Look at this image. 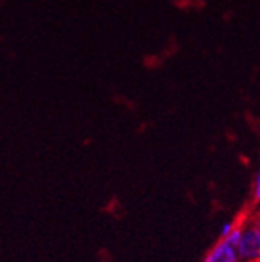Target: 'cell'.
<instances>
[{
  "label": "cell",
  "instance_id": "cell-1",
  "mask_svg": "<svg viewBox=\"0 0 260 262\" xmlns=\"http://www.w3.org/2000/svg\"><path fill=\"white\" fill-rule=\"evenodd\" d=\"M234 248L242 262L260 260V225L251 214L239 217V234Z\"/></svg>",
  "mask_w": 260,
  "mask_h": 262
},
{
  "label": "cell",
  "instance_id": "cell-2",
  "mask_svg": "<svg viewBox=\"0 0 260 262\" xmlns=\"http://www.w3.org/2000/svg\"><path fill=\"white\" fill-rule=\"evenodd\" d=\"M203 262H240V259L232 244L220 239L206 254Z\"/></svg>",
  "mask_w": 260,
  "mask_h": 262
},
{
  "label": "cell",
  "instance_id": "cell-3",
  "mask_svg": "<svg viewBox=\"0 0 260 262\" xmlns=\"http://www.w3.org/2000/svg\"><path fill=\"white\" fill-rule=\"evenodd\" d=\"M237 225H239V220H237V219L232 220V222H226V223H223V226H221V229H220V239L224 241V239L229 237V236L235 231Z\"/></svg>",
  "mask_w": 260,
  "mask_h": 262
},
{
  "label": "cell",
  "instance_id": "cell-4",
  "mask_svg": "<svg viewBox=\"0 0 260 262\" xmlns=\"http://www.w3.org/2000/svg\"><path fill=\"white\" fill-rule=\"evenodd\" d=\"M252 199L257 203L260 200V173L254 175V181H252Z\"/></svg>",
  "mask_w": 260,
  "mask_h": 262
},
{
  "label": "cell",
  "instance_id": "cell-5",
  "mask_svg": "<svg viewBox=\"0 0 260 262\" xmlns=\"http://www.w3.org/2000/svg\"><path fill=\"white\" fill-rule=\"evenodd\" d=\"M240 262H242V260H240Z\"/></svg>",
  "mask_w": 260,
  "mask_h": 262
}]
</instances>
